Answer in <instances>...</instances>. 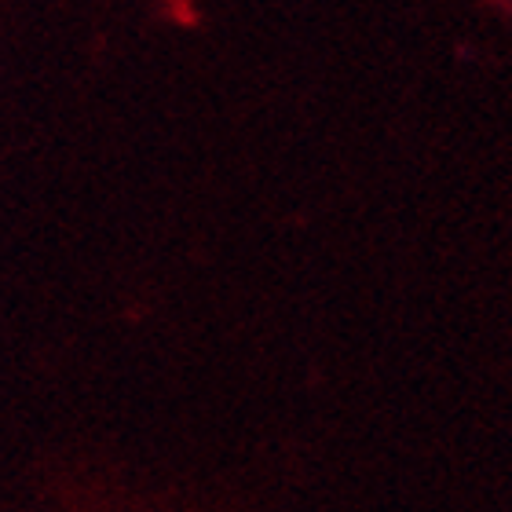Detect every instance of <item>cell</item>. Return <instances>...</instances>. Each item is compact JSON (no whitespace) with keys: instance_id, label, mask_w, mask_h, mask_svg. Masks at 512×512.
Segmentation results:
<instances>
[]
</instances>
